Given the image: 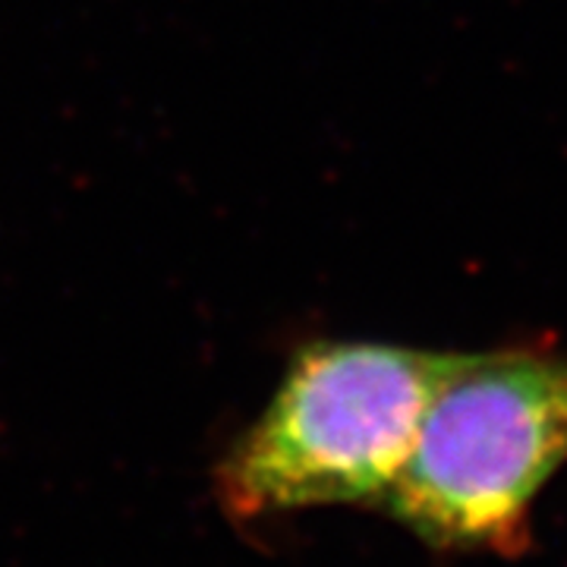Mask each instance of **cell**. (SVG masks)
<instances>
[{"label":"cell","mask_w":567,"mask_h":567,"mask_svg":"<svg viewBox=\"0 0 567 567\" xmlns=\"http://www.w3.org/2000/svg\"><path fill=\"white\" fill-rule=\"evenodd\" d=\"M565 464L567 357L464 353L382 507L425 546L517 558L533 539V502Z\"/></svg>","instance_id":"obj_1"},{"label":"cell","mask_w":567,"mask_h":567,"mask_svg":"<svg viewBox=\"0 0 567 567\" xmlns=\"http://www.w3.org/2000/svg\"><path fill=\"white\" fill-rule=\"evenodd\" d=\"M464 353L312 344L262 420L218 470L237 520L319 505H382L413 451L425 406Z\"/></svg>","instance_id":"obj_2"}]
</instances>
